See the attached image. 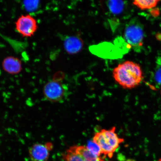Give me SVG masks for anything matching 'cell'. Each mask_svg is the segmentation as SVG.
Listing matches in <instances>:
<instances>
[{"instance_id": "1", "label": "cell", "mask_w": 161, "mask_h": 161, "mask_svg": "<svg viewBox=\"0 0 161 161\" xmlns=\"http://www.w3.org/2000/svg\"><path fill=\"white\" fill-rule=\"evenodd\" d=\"M112 75L116 83L126 89L137 87L142 83L144 78L139 65L129 60L120 64L114 68Z\"/></svg>"}, {"instance_id": "13", "label": "cell", "mask_w": 161, "mask_h": 161, "mask_svg": "<svg viewBox=\"0 0 161 161\" xmlns=\"http://www.w3.org/2000/svg\"><path fill=\"white\" fill-rule=\"evenodd\" d=\"M86 146L92 153L98 156H101V155L102 154L99 147L92 142V141L90 142Z\"/></svg>"}, {"instance_id": "10", "label": "cell", "mask_w": 161, "mask_h": 161, "mask_svg": "<svg viewBox=\"0 0 161 161\" xmlns=\"http://www.w3.org/2000/svg\"><path fill=\"white\" fill-rule=\"evenodd\" d=\"M102 3L105 11L111 14L119 15L124 9V0H102Z\"/></svg>"}, {"instance_id": "14", "label": "cell", "mask_w": 161, "mask_h": 161, "mask_svg": "<svg viewBox=\"0 0 161 161\" xmlns=\"http://www.w3.org/2000/svg\"><path fill=\"white\" fill-rule=\"evenodd\" d=\"M38 0H25V5L27 9L31 11L37 8Z\"/></svg>"}, {"instance_id": "2", "label": "cell", "mask_w": 161, "mask_h": 161, "mask_svg": "<svg viewBox=\"0 0 161 161\" xmlns=\"http://www.w3.org/2000/svg\"><path fill=\"white\" fill-rule=\"evenodd\" d=\"M115 126L109 129H103L94 134L92 142L99 147L102 155L105 158H112L116 151L124 140L116 132Z\"/></svg>"}, {"instance_id": "6", "label": "cell", "mask_w": 161, "mask_h": 161, "mask_svg": "<svg viewBox=\"0 0 161 161\" xmlns=\"http://www.w3.org/2000/svg\"><path fill=\"white\" fill-rule=\"evenodd\" d=\"M15 29L20 35L25 37H30L36 33L38 29L37 21L30 14L22 15L15 22Z\"/></svg>"}, {"instance_id": "4", "label": "cell", "mask_w": 161, "mask_h": 161, "mask_svg": "<svg viewBox=\"0 0 161 161\" xmlns=\"http://www.w3.org/2000/svg\"><path fill=\"white\" fill-rule=\"evenodd\" d=\"M68 88L60 80H52L45 84L43 94L46 100L52 103L63 102L67 97Z\"/></svg>"}, {"instance_id": "3", "label": "cell", "mask_w": 161, "mask_h": 161, "mask_svg": "<svg viewBox=\"0 0 161 161\" xmlns=\"http://www.w3.org/2000/svg\"><path fill=\"white\" fill-rule=\"evenodd\" d=\"M125 41L131 47L140 52L143 46L144 32L143 26L137 19L131 21L126 26L124 33Z\"/></svg>"}, {"instance_id": "7", "label": "cell", "mask_w": 161, "mask_h": 161, "mask_svg": "<svg viewBox=\"0 0 161 161\" xmlns=\"http://www.w3.org/2000/svg\"><path fill=\"white\" fill-rule=\"evenodd\" d=\"M53 148V144L50 142L34 144L29 150L30 158L32 161H47Z\"/></svg>"}, {"instance_id": "11", "label": "cell", "mask_w": 161, "mask_h": 161, "mask_svg": "<svg viewBox=\"0 0 161 161\" xmlns=\"http://www.w3.org/2000/svg\"><path fill=\"white\" fill-rule=\"evenodd\" d=\"M133 3L142 10L152 9L155 7L161 0H133Z\"/></svg>"}, {"instance_id": "15", "label": "cell", "mask_w": 161, "mask_h": 161, "mask_svg": "<svg viewBox=\"0 0 161 161\" xmlns=\"http://www.w3.org/2000/svg\"><path fill=\"white\" fill-rule=\"evenodd\" d=\"M157 161H161V158L160 159H159L158 160H157Z\"/></svg>"}, {"instance_id": "9", "label": "cell", "mask_w": 161, "mask_h": 161, "mask_svg": "<svg viewBox=\"0 0 161 161\" xmlns=\"http://www.w3.org/2000/svg\"><path fill=\"white\" fill-rule=\"evenodd\" d=\"M64 47L69 54H75L80 52L83 47V43L80 38L76 36H69L64 40Z\"/></svg>"}, {"instance_id": "16", "label": "cell", "mask_w": 161, "mask_h": 161, "mask_svg": "<svg viewBox=\"0 0 161 161\" xmlns=\"http://www.w3.org/2000/svg\"></svg>"}, {"instance_id": "8", "label": "cell", "mask_w": 161, "mask_h": 161, "mask_svg": "<svg viewBox=\"0 0 161 161\" xmlns=\"http://www.w3.org/2000/svg\"><path fill=\"white\" fill-rule=\"evenodd\" d=\"M2 66L5 72L11 75L19 73L23 69L21 60L13 56H8L4 58L2 63Z\"/></svg>"}, {"instance_id": "12", "label": "cell", "mask_w": 161, "mask_h": 161, "mask_svg": "<svg viewBox=\"0 0 161 161\" xmlns=\"http://www.w3.org/2000/svg\"><path fill=\"white\" fill-rule=\"evenodd\" d=\"M152 80L157 86H161V57L157 58L156 66L152 74Z\"/></svg>"}, {"instance_id": "5", "label": "cell", "mask_w": 161, "mask_h": 161, "mask_svg": "<svg viewBox=\"0 0 161 161\" xmlns=\"http://www.w3.org/2000/svg\"><path fill=\"white\" fill-rule=\"evenodd\" d=\"M62 157L64 161H106L101 156L92 153L85 146L70 147L64 153Z\"/></svg>"}]
</instances>
